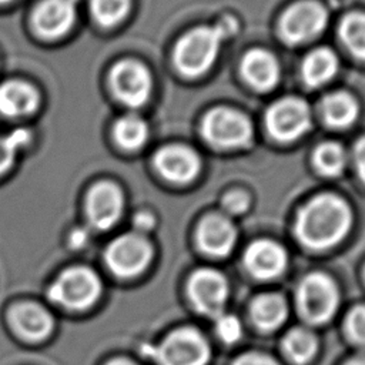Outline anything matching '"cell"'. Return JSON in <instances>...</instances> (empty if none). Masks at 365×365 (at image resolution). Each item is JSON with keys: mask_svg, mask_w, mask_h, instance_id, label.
<instances>
[{"mask_svg": "<svg viewBox=\"0 0 365 365\" xmlns=\"http://www.w3.org/2000/svg\"><path fill=\"white\" fill-rule=\"evenodd\" d=\"M314 161L322 174L338 175L345 165V151L338 143L327 141L317 147Z\"/></svg>", "mask_w": 365, "mask_h": 365, "instance_id": "obj_26", "label": "cell"}, {"mask_svg": "<svg viewBox=\"0 0 365 365\" xmlns=\"http://www.w3.org/2000/svg\"><path fill=\"white\" fill-rule=\"evenodd\" d=\"M250 198L245 192L232 191L222 198V207L231 214H241L248 208Z\"/></svg>", "mask_w": 365, "mask_h": 365, "instance_id": "obj_31", "label": "cell"}, {"mask_svg": "<svg viewBox=\"0 0 365 365\" xmlns=\"http://www.w3.org/2000/svg\"><path fill=\"white\" fill-rule=\"evenodd\" d=\"M134 225L141 230V231H145V230H151V227L154 225V218L147 214V212H141L138 215H135L134 218Z\"/></svg>", "mask_w": 365, "mask_h": 365, "instance_id": "obj_34", "label": "cell"}, {"mask_svg": "<svg viewBox=\"0 0 365 365\" xmlns=\"http://www.w3.org/2000/svg\"><path fill=\"white\" fill-rule=\"evenodd\" d=\"M0 1H7V0H0Z\"/></svg>", "mask_w": 365, "mask_h": 365, "instance_id": "obj_37", "label": "cell"}, {"mask_svg": "<svg viewBox=\"0 0 365 365\" xmlns=\"http://www.w3.org/2000/svg\"><path fill=\"white\" fill-rule=\"evenodd\" d=\"M215 328H217V334L220 335V338L228 344L238 341L242 334L241 322L238 321L237 317H234L231 314H224V312L220 314L217 317Z\"/></svg>", "mask_w": 365, "mask_h": 365, "instance_id": "obj_29", "label": "cell"}, {"mask_svg": "<svg viewBox=\"0 0 365 365\" xmlns=\"http://www.w3.org/2000/svg\"><path fill=\"white\" fill-rule=\"evenodd\" d=\"M346 365H365V356H358L351 359Z\"/></svg>", "mask_w": 365, "mask_h": 365, "instance_id": "obj_36", "label": "cell"}, {"mask_svg": "<svg viewBox=\"0 0 365 365\" xmlns=\"http://www.w3.org/2000/svg\"><path fill=\"white\" fill-rule=\"evenodd\" d=\"M38 104V96L33 87L23 81H7L0 86V111L17 117L31 113Z\"/></svg>", "mask_w": 365, "mask_h": 365, "instance_id": "obj_19", "label": "cell"}, {"mask_svg": "<svg viewBox=\"0 0 365 365\" xmlns=\"http://www.w3.org/2000/svg\"><path fill=\"white\" fill-rule=\"evenodd\" d=\"M317 338L307 329L295 328L284 338V351L295 364L308 362L317 351Z\"/></svg>", "mask_w": 365, "mask_h": 365, "instance_id": "obj_23", "label": "cell"}, {"mask_svg": "<svg viewBox=\"0 0 365 365\" xmlns=\"http://www.w3.org/2000/svg\"><path fill=\"white\" fill-rule=\"evenodd\" d=\"M322 114L329 125L348 127L356 118L358 106L349 94L338 91L322 100Z\"/></svg>", "mask_w": 365, "mask_h": 365, "instance_id": "obj_22", "label": "cell"}, {"mask_svg": "<svg viewBox=\"0 0 365 365\" xmlns=\"http://www.w3.org/2000/svg\"><path fill=\"white\" fill-rule=\"evenodd\" d=\"M10 324L20 336L29 341L44 339L53 329L51 315L43 307L31 302L11 308Z\"/></svg>", "mask_w": 365, "mask_h": 365, "instance_id": "obj_15", "label": "cell"}, {"mask_svg": "<svg viewBox=\"0 0 365 365\" xmlns=\"http://www.w3.org/2000/svg\"><path fill=\"white\" fill-rule=\"evenodd\" d=\"M200 247L211 255H227L237 238L234 224L222 215L205 217L197 232Z\"/></svg>", "mask_w": 365, "mask_h": 365, "instance_id": "obj_16", "label": "cell"}, {"mask_svg": "<svg viewBox=\"0 0 365 365\" xmlns=\"http://www.w3.org/2000/svg\"><path fill=\"white\" fill-rule=\"evenodd\" d=\"M351 210L334 194H321L305 204L297 217L295 234L311 250H325L336 244L349 230Z\"/></svg>", "mask_w": 365, "mask_h": 365, "instance_id": "obj_1", "label": "cell"}, {"mask_svg": "<svg viewBox=\"0 0 365 365\" xmlns=\"http://www.w3.org/2000/svg\"><path fill=\"white\" fill-rule=\"evenodd\" d=\"M202 133L205 140L215 147L237 148L250 143L251 124L241 113L218 107L205 115Z\"/></svg>", "mask_w": 365, "mask_h": 365, "instance_id": "obj_6", "label": "cell"}, {"mask_svg": "<svg viewBox=\"0 0 365 365\" xmlns=\"http://www.w3.org/2000/svg\"><path fill=\"white\" fill-rule=\"evenodd\" d=\"M265 120L269 133L284 141L298 138L311 125V114L307 103L295 97L282 98L271 106Z\"/></svg>", "mask_w": 365, "mask_h": 365, "instance_id": "obj_8", "label": "cell"}, {"mask_svg": "<svg viewBox=\"0 0 365 365\" xmlns=\"http://www.w3.org/2000/svg\"><path fill=\"white\" fill-rule=\"evenodd\" d=\"M29 138L30 135L26 130H16L10 135L0 138V174L11 165L17 148L26 144Z\"/></svg>", "mask_w": 365, "mask_h": 365, "instance_id": "obj_28", "label": "cell"}, {"mask_svg": "<svg viewBox=\"0 0 365 365\" xmlns=\"http://www.w3.org/2000/svg\"><path fill=\"white\" fill-rule=\"evenodd\" d=\"M339 36L358 58L365 60V14L351 13L339 26Z\"/></svg>", "mask_w": 365, "mask_h": 365, "instance_id": "obj_24", "label": "cell"}, {"mask_svg": "<svg viewBox=\"0 0 365 365\" xmlns=\"http://www.w3.org/2000/svg\"><path fill=\"white\" fill-rule=\"evenodd\" d=\"M114 137L121 147L135 150L147 138V125L137 115L121 117L114 125Z\"/></svg>", "mask_w": 365, "mask_h": 365, "instance_id": "obj_25", "label": "cell"}, {"mask_svg": "<svg viewBox=\"0 0 365 365\" xmlns=\"http://www.w3.org/2000/svg\"><path fill=\"white\" fill-rule=\"evenodd\" d=\"M241 71L245 80L261 91L272 88L279 78V67L275 57L261 48H254L245 54Z\"/></svg>", "mask_w": 365, "mask_h": 365, "instance_id": "obj_18", "label": "cell"}, {"mask_svg": "<svg viewBox=\"0 0 365 365\" xmlns=\"http://www.w3.org/2000/svg\"><path fill=\"white\" fill-rule=\"evenodd\" d=\"M107 365H135V364H133V362H131V361H128V359L117 358V359H113L111 362H108Z\"/></svg>", "mask_w": 365, "mask_h": 365, "instance_id": "obj_35", "label": "cell"}, {"mask_svg": "<svg viewBox=\"0 0 365 365\" xmlns=\"http://www.w3.org/2000/svg\"><path fill=\"white\" fill-rule=\"evenodd\" d=\"M234 365H278L272 358L262 354H244L235 359Z\"/></svg>", "mask_w": 365, "mask_h": 365, "instance_id": "obj_32", "label": "cell"}, {"mask_svg": "<svg viewBox=\"0 0 365 365\" xmlns=\"http://www.w3.org/2000/svg\"><path fill=\"white\" fill-rule=\"evenodd\" d=\"M101 282L87 267H71L63 271L48 288V298L67 309H86L100 297Z\"/></svg>", "mask_w": 365, "mask_h": 365, "instance_id": "obj_3", "label": "cell"}, {"mask_svg": "<svg viewBox=\"0 0 365 365\" xmlns=\"http://www.w3.org/2000/svg\"><path fill=\"white\" fill-rule=\"evenodd\" d=\"M130 7V0H91L94 17L104 26L118 23Z\"/></svg>", "mask_w": 365, "mask_h": 365, "instance_id": "obj_27", "label": "cell"}, {"mask_svg": "<svg viewBox=\"0 0 365 365\" xmlns=\"http://www.w3.org/2000/svg\"><path fill=\"white\" fill-rule=\"evenodd\" d=\"M244 259L248 271L254 277L269 279L284 271L287 254L279 244L268 240H259L248 247Z\"/></svg>", "mask_w": 365, "mask_h": 365, "instance_id": "obj_14", "label": "cell"}, {"mask_svg": "<svg viewBox=\"0 0 365 365\" xmlns=\"http://www.w3.org/2000/svg\"><path fill=\"white\" fill-rule=\"evenodd\" d=\"M327 19V10L321 4L315 1H299L282 16V38L289 44L307 41L324 30Z\"/></svg>", "mask_w": 365, "mask_h": 365, "instance_id": "obj_9", "label": "cell"}, {"mask_svg": "<svg viewBox=\"0 0 365 365\" xmlns=\"http://www.w3.org/2000/svg\"><path fill=\"white\" fill-rule=\"evenodd\" d=\"M251 315L258 328L271 331L284 322L287 317V304L278 294H264L252 302Z\"/></svg>", "mask_w": 365, "mask_h": 365, "instance_id": "obj_21", "label": "cell"}, {"mask_svg": "<svg viewBox=\"0 0 365 365\" xmlns=\"http://www.w3.org/2000/svg\"><path fill=\"white\" fill-rule=\"evenodd\" d=\"M111 84L115 96L124 104L138 107L148 98L151 78L143 64L134 60H124L113 68Z\"/></svg>", "mask_w": 365, "mask_h": 365, "instance_id": "obj_11", "label": "cell"}, {"mask_svg": "<svg viewBox=\"0 0 365 365\" xmlns=\"http://www.w3.org/2000/svg\"><path fill=\"white\" fill-rule=\"evenodd\" d=\"M76 17L71 0H46L34 11L33 23L38 33L47 37L64 34Z\"/></svg>", "mask_w": 365, "mask_h": 365, "instance_id": "obj_17", "label": "cell"}, {"mask_svg": "<svg viewBox=\"0 0 365 365\" xmlns=\"http://www.w3.org/2000/svg\"><path fill=\"white\" fill-rule=\"evenodd\" d=\"M188 292L200 312L211 317L222 314L228 287L225 278L218 271L210 268L195 271L190 279Z\"/></svg>", "mask_w": 365, "mask_h": 365, "instance_id": "obj_10", "label": "cell"}, {"mask_svg": "<svg viewBox=\"0 0 365 365\" xmlns=\"http://www.w3.org/2000/svg\"><path fill=\"white\" fill-rule=\"evenodd\" d=\"M297 298L304 318L314 324H322L336 311L339 294L329 277L311 274L299 284Z\"/></svg>", "mask_w": 365, "mask_h": 365, "instance_id": "obj_5", "label": "cell"}, {"mask_svg": "<svg viewBox=\"0 0 365 365\" xmlns=\"http://www.w3.org/2000/svg\"><path fill=\"white\" fill-rule=\"evenodd\" d=\"M338 70L336 56L329 48H317L304 60L302 76L308 86L318 87L325 84Z\"/></svg>", "mask_w": 365, "mask_h": 365, "instance_id": "obj_20", "label": "cell"}, {"mask_svg": "<svg viewBox=\"0 0 365 365\" xmlns=\"http://www.w3.org/2000/svg\"><path fill=\"white\" fill-rule=\"evenodd\" d=\"M155 165L167 180L173 182H188L200 171V158L188 147L168 145L157 153Z\"/></svg>", "mask_w": 365, "mask_h": 365, "instance_id": "obj_13", "label": "cell"}, {"mask_svg": "<svg viewBox=\"0 0 365 365\" xmlns=\"http://www.w3.org/2000/svg\"><path fill=\"white\" fill-rule=\"evenodd\" d=\"M346 328L355 342L365 345V307H356L349 312Z\"/></svg>", "mask_w": 365, "mask_h": 365, "instance_id": "obj_30", "label": "cell"}, {"mask_svg": "<svg viewBox=\"0 0 365 365\" xmlns=\"http://www.w3.org/2000/svg\"><path fill=\"white\" fill-rule=\"evenodd\" d=\"M145 354L161 365H205L210 348L198 331L182 328L171 332L160 346H147Z\"/></svg>", "mask_w": 365, "mask_h": 365, "instance_id": "obj_4", "label": "cell"}, {"mask_svg": "<svg viewBox=\"0 0 365 365\" xmlns=\"http://www.w3.org/2000/svg\"><path fill=\"white\" fill-rule=\"evenodd\" d=\"M107 267L118 277L140 274L151 258V247L147 240L135 232L115 238L104 254Z\"/></svg>", "mask_w": 365, "mask_h": 365, "instance_id": "obj_7", "label": "cell"}, {"mask_svg": "<svg viewBox=\"0 0 365 365\" xmlns=\"http://www.w3.org/2000/svg\"><path fill=\"white\" fill-rule=\"evenodd\" d=\"M237 29V20L225 17L215 26H201L187 33L174 50L177 68L188 77L205 73L215 61L221 40L234 34Z\"/></svg>", "mask_w": 365, "mask_h": 365, "instance_id": "obj_2", "label": "cell"}, {"mask_svg": "<svg viewBox=\"0 0 365 365\" xmlns=\"http://www.w3.org/2000/svg\"><path fill=\"white\" fill-rule=\"evenodd\" d=\"M355 161L359 175L365 181V137L361 138L355 145Z\"/></svg>", "mask_w": 365, "mask_h": 365, "instance_id": "obj_33", "label": "cell"}, {"mask_svg": "<svg viewBox=\"0 0 365 365\" xmlns=\"http://www.w3.org/2000/svg\"><path fill=\"white\" fill-rule=\"evenodd\" d=\"M123 211V195L117 185L100 182L94 185L87 198V214L90 222L100 230H107Z\"/></svg>", "mask_w": 365, "mask_h": 365, "instance_id": "obj_12", "label": "cell"}]
</instances>
